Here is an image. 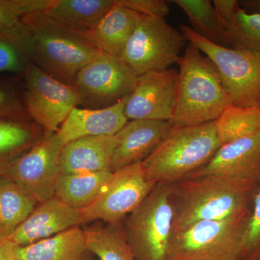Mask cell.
<instances>
[{
    "instance_id": "cell-1",
    "label": "cell",
    "mask_w": 260,
    "mask_h": 260,
    "mask_svg": "<svg viewBox=\"0 0 260 260\" xmlns=\"http://www.w3.org/2000/svg\"><path fill=\"white\" fill-rule=\"evenodd\" d=\"M258 188L217 175L172 184L174 233L200 221L247 218Z\"/></svg>"
},
{
    "instance_id": "cell-2",
    "label": "cell",
    "mask_w": 260,
    "mask_h": 260,
    "mask_svg": "<svg viewBox=\"0 0 260 260\" xmlns=\"http://www.w3.org/2000/svg\"><path fill=\"white\" fill-rule=\"evenodd\" d=\"M177 64V97L171 125L196 126L216 120L232 102L213 62L188 42Z\"/></svg>"
},
{
    "instance_id": "cell-3",
    "label": "cell",
    "mask_w": 260,
    "mask_h": 260,
    "mask_svg": "<svg viewBox=\"0 0 260 260\" xmlns=\"http://www.w3.org/2000/svg\"><path fill=\"white\" fill-rule=\"evenodd\" d=\"M29 34L28 57L43 71L73 85L82 68L102 52L83 34L66 28L42 11L22 17Z\"/></svg>"
},
{
    "instance_id": "cell-4",
    "label": "cell",
    "mask_w": 260,
    "mask_h": 260,
    "mask_svg": "<svg viewBox=\"0 0 260 260\" xmlns=\"http://www.w3.org/2000/svg\"><path fill=\"white\" fill-rule=\"evenodd\" d=\"M220 146L214 121L172 126L142 165L148 180L156 184H174L204 167Z\"/></svg>"
},
{
    "instance_id": "cell-5",
    "label": "cell",
    "mask_w": 260,
    "mask_h": 260,
    "mask_svg": "<svg viewBox=\"0 0 260 260\" xmlns=\"http://www.w3.org/2000/svg\"><path fill=\"white\" fill-rule=\"evenodd\" d=\"M172 184H157L123 225L136 260H167L174 234Z\"/></svg>"
},
{
    "instance_id": "cell-6",
    "label": "cell",
    "mask_w": 260,
    "mask_h": 260,
    "mask_svg": "<svg viewBox=\"0 0 260 260\" xmlns=\"http://www.w3.org/2000/svg\"><path fill=\"white\" fill-rule=\"evenodd\" d=\"M188 42L196 46L215 67L232 105L257 107L260 100V57L245 49L224 47L180 25Z\"/></svg>"
},
{
    "instance_id": "cell-7",
    "label": "cell",
    "mask_w": 260,
    "mask_h": 260,
    "mask_svg": "<svg viewBox=\"0 0 260 260\" xmlns=\"http://www.w3.org/2000/svg\"><path fill=\"white\" fill-rule=\"evenodd\" d=\"M249 217L200 221L174 232L167 260H240L241 241Z\"/></svg>"
},
{
    "instance_id": "cell-8",
    "label": "cell",
    "mask_w": 260,
    "mask_h": 260,
    "mask_svg": "<svg viewBox=\"0 0 260 260\" xmlns=\"http://www.w3.org/2000/svg\"><path fill=\"white\" fill-rule=\"evenodd\" d=\"M188 42L165 18L143 15L126 43L121 59L139 76L177 64Z\"/></svg>"
},
{
    "instance_id": "cell-9",
    "label": "cell",
    "mask_w": 260,
    "mask_h": 260,
    "mask_svg": "<svg viewBox=\"0 0 260 260\" xmlns=\"http://www.w3.org/2000/svg\"><path fill=\"white\" fill-rule=\"evenodd\" d=\"M138 75L122 60L102 51L78 72L74 87L80 106L104 109L114 105L133 92Z\"/></svg>"
},
{
    "instance_id": "cell-10",
    "label": "cell",
    "mask_w": 260,
    "mask_h": 260,
    "mask_svg": "<svg viewBox=\"0 0 260 260\" xmlns=\"http://www.w3.org/2000/svg\"><path fill=\"white\" fill-rule=\"evenodd\" d=\"M155 185L147 179L142 162L113 172L112 179L99 198L80 210L81 224L95 220L120 223L140 206Z\"/></svg>"
},
{
    "instance_id": "cell-11",
    "label": "cell",
    "mask_w": 260,
    "mask_h": 260,
    "mask_svg": "<svg viewBox=\"0 0 260 260\" xmlns=\"http://www.w3.org/2000/svg\"><path fill=\"white\" fill-rule=\"evenodd\" d=\"M24 74L28 116L46 133H56L70 112L80 106L74 85L55 79L34 63L27 65Z\"/></svg>"
},
{
    "instance_id": "cell-12",
    "label": "cell",
    "mask_w": 260,
    "mask_h": 260,
    "mask_svg": "<svg viewBox=\"0 0 260 260\" xmlns=\"http://www.w3.org/2000/svg\"><path fill=\"white\" fill-rule=\"evenodd\" d=\"M63 147L56 133H46L30 150L8 166L5 175L37 203L50 199L55 194L60 176L59 157Z\"/></svg>"
},
{
    "instance_id": "cell-13",
    "label": "cell",
    "mask_w": 260,
    "mask_h": 260,
    "mask_svg": "<svg viewBox=\"0 0 260 260\" xmlns=\"http://www.w3.org/2000/svg\"><path fill=\"white\" fill-rule=\"evenodd\" d=\"M177 77L178 71L170 68L138 76L124 109L128 120L169 122L175 107Z\"/></svg>"
},
{
    "instance_id": "cell-14",
    "label": "cell",
    "mask_w": 260,
    "mask_h": 260,
    "mask_svg": "<svg viewBox=\"0 0 260 260\" xmlns=\"http://www.w3.org/2000/svg\"><path fill=\"white\" fill-rule=\"evenodd\" d=\"M206 175L220 176L259 186L260 131L221 145L211 160L189 178Z\"/></svg>"
},
{
    "instance_id": "cell-15",
    "label": "cell",
    "mask_w": 260,
    "mask_h": 260,
    "mask_svg": "<svg viewBox=\"0 0 260 260\" xmlns=\"http://www.w3.org/2000/svg\"><path fill=\"white\" fill-rule=\"evenodd\" d=\"M79 225L80 210L54 196L40 203L9 239L18 246L30 245Z\"/></svg>"
},
{
    "instance_id": "cell-16",
    "label": "cell",
    "mask_w": 260,
    "mask_h": 260,
    "mask_svg": "<svg viewBox=\"0 0 260 260\" xmlns=\"http://www.w3.org/2000/svg\"><path fill=\"white\" fill-rule=\"evenodd\" d=\"M169 121L130 120L115 135L112 172L145 160L172 129Z\"/></svg>"
},
{
    "instance_id": "cell-17",
    "label": "cell",
    "mask_w": 260,
    "mask_h": 260,
    "mask_svg": "<svg viewBox=\"0 0 260 260\" xmlns=\"http://www.w3.org/2000/svg\"><path fill=\"white\" fill-rule=\"evenodd\" d=\"M128 97L104 109L74 108L56 132L58 138L64 146L84 137L115 135L128 121L124 112Z\"/></svg>"
},
{
    "instance_id": "cell-18",
    "label": "cell",
    "mask_w": 260,
    "mask_h": 260,
    "mask_svg": "<svg viewBox=\"0 0 260 260\" xmlns=\"http://www.w3.org/2000/svg\"><path fill=\"white\" fill-rule=\"evenodd\" d=\"M115 135L84 137L63 147L59 157L60 174L111 171Z\"/></svg>"
},
{
    "instance_id": "cell-19",
    "label": "cell",
    "mask_w": 260,
    "mask_h": 260,
    "mask_svg": "<svg viewBox=\"0 0 260 260\" xmlns=\"http://www.w3.org/2000/svg\"><path fill=\"white\" fill-rule=\"evenodd\" d=\"M142 16L115 0V4L96 26L83 35L99 50L121 58L126 43Z\"/></svg>"
},
{
    "instance_id": "cell-20",
    "label": "cell",
    "mask_w": 260,
    "mask_h": 260,
    "mask_svg": "<svg viewBox=\"0 0 260 260\" xmlns=\"http://www.w3.org/2000/svg\"><path fill=\"white\" fill-rule=\"evenodd\" d=\"M115 0H52L42 11L66 28L84 34L95 28Z\"/></svg>"
},
{
    "instance_id": "cell-21",
    "label": "cell",
    "mask_w": 260,
    "mask_h": 260,
    "mask_svg": "<svg viewBox=\"0 0 260 260\" xmlns=\"http://www.w3.org/2000/svg\"><path fill=\"white\" fill-rule=\"evenodd\" d=\"M87 251L85 232L76 227L30 245L18 246L15 256L21 260H80Z\"/></svg>"
},
{
    "instance_id": "cell-22",
    "label": "cell",
    "mask_w": 260,
    "mask_h": 260,
    "mask_svg": "<svg viewBox=\"0 0 260 260\" xmlns=\"http://www.w3.org/2000/svg\"><path fill=\"white\" fill-rule=\"evenodd\" d=\"M112 176L111 171L60 174L54 196L75 209L83 210L99 198Z\"/></svg>"
},
{
    "instance_id": "cell-23",
    "label": "cell",
    "mask_w": 260,
    "mask_h": 260,
    "mask_svg": "<svg viewBox=\"0 0 260 260\" xmlns=\"http://www.w3.org/2000/svg\"><path fill=\"white\" fill-rule=\"evenodd\" d=\"M51 0H0V38L6 39L28 57L29 34L24 15L44 11Z\"/></svg>"
},
{
    "instance_id": "cell-24",
    "label": "cell",
    "mask_w": 260,
    "mask_h": 260,
    "mask_svg": "<svg viewBox=\"0 0 260 260\" xmlns=\"http://www.w3.org/2000/svg\"><path fill=\"white\" fill-rule=\"evenodd\" d=\"M37 203L11 179L0 176V239H9Z\"/></svg>"
},
{
    "instance_id": "cell-25",
    "label": "cell",
    "mask_w": 260,
    "mask_h": 260,
    "mask_svg": "<svg viewBox=\"0 0 260 260\" xmlns=\"http://www.w3.org/2000/svg\"><path fill=\"white\" fill-rule=\"evenodd\" d=\"M38 126L26 119H0V176L39 141Z\"/></svg>"
},
{
    "instance_id": "cell-26",
    "label": "cell",
    "mask_w": 260,
    "mask_h": 260,
    "mask_svg": "<svg viewBox=\"0 0 260 260\" xmlns=\"http://www.w3.org/2000/svg\"><path fill=\"white\" fill-rule=\"evenodd\" d=\"M86 249L101 260H136L122 224L94 225L84 230Z\"/></svg>"
},
{
    "instance_id": "cell-27",
    "label": "cell",
    "mask_w": 260,
    "mask_h": 260,
    "mask_svg": "<svg viewBox=\"0 0 260 260\" xmlns=\"http://www.w3.org/2000/svg\"><path fill=\"white\" fill-rule=\"evenodd\" d=\"M220 145L251 136L260 131L257 107H243L231 104L214 121Z\"/></svg>"
},
{
    "instance_id": "cell-28",
    "label": "cell",
    "mask_w": 260,
    "mask_h": 260,
    "mask_svg": "<svg viewBox=\"0 0 260 260\" xmlns=\"http://www.w3.org/2000/svg\"><path fill=\"white\" fill-rule=\"evenodd\" d=\"M186 13L193 30L210 42L229 47L227 32L209 0H174Z\"/></svg>"
},
{
    "instance_id": "cell-29",
    "label": "cell",
    "mask_w": 260,
    "mask_h": 260,
    "mask_svg": "<svg viewBox=\"0 0 260 260\" xmlns=\"http://www.w3.org/2000/svg\"><path fill=\"white\" fill-rule=\"evenodd\" d=\"M226 32L229 47L245 49L260 57V13L240 7Z\"/></svg>"
},
{
    "instance_id": "cell-30",
    "label": "cell",
    "mask_w": 260,
    "mask_h": 260,
    "mask_svg": "<svg viewBox=\"0 0 260 260\" xmlns=\"http://www.w3.org/2000/svg\"><path fill=\"white\" fill-rule=\"evenodd\" d=\"M240 260H260V185L241 241Z\"/></svg>"
},
{
    "instance_id": "cell-31",
    "label": "cell",
    "mask_w": 260,
    "mask_h": 260,
    "mask_svg": "<svg viewBox=\"0 0 260 260\" xmlns=\"http://www.w3.org/2000/svg\"><path fill=\"white\" fill-rule=\"evenodd\" d=\"M25 56L13 43L0 38V73L24 71L26 66L23 61Z\"/></svg>"
},
{
    "instance_id": "cell-32",
    "label": "cell",
    "mask_w": 260,
    "mask_h": 260,
    "mask_svg": "<svg viewBox=\"0 0 260 260\" xmlns=\"http://www.w3.org/2000/svg\"><path fill=\"white\" fill-rule=\"evenodd\" d=\"M119 3L147 16L165 18L170 12L169 3L164 0H119Z\"/></svg>"
},
{
    "instance_id": "cell-33",
    "label": "cell",
    "mask_w": 260,
    "mask_h": 260,
    "mask_svg": "<svg viewBox=\"0 0 260 260\" xmlns=\"http://www.w3.org/2000/svg\"><path fill=\"white\" fill-rule=\"evenodd\" d=\"M26 109L16 95L10 90L0 88V119H26Z\"/></svg>"
},
{
    "instance_id": "cell-34",
    "label": "cell",
    "mask_w": 260,
    "mask_h": 260,
    "mask_svg": "<svg viewBox=\"0 0 260 260\" xmlns=\"http://www.w3.org/2000/svg\"><path fill=\"white\" fill-rule=\"evenodd\" d=\"M213 5L219 20L226 30L227 27L234 20L238 10L240 8L239 1H237V0H214Z\"/></svg>"
},
{
    "instance_id": "cell-35",
    "label": "cell",
    "mask_w": 260,
    "mask_h": 260,
    "mask_svg": "<svg viewBox=\"0 0 260 260\" xmlns=\"http://www.w3.org/2000/svg\"><path fill=\"white\" fill-rule=\"evenodd\" d=\"M18 246L9 239H0V260H15Z\"/></svg>"
},
{
    "instance_id": "cell-36",
    "label": "cell",
    "mask_w": 260,
    "mask_h": 260,
    "mask_svg": "<svg viewBox=\"0 0 260 260\" xmlns=\"http://www.w3.org/2000/svg\"><path fill=\"white\" fill-rule=\"evenodd\" d=\"M239 4L248 12L260 13V0H244L239 1Z\"/></svg>"
},
{
    "instance_id": "cell-37",
    "label": "cell",
    "mask_w": 260,
    "mask_h": 260,
    "mask_svg": "<svg viewBox=\"0 0 260 260\" xmlns=\"http://www.w3.org/2000/svg\"><path fill=\"white\" fill-rule=\"evenodd\" d=\"M257 107H258V109H259V113H260V100H259V103H258Z\"/></svg>"
},
{
    "instance_id": "cell-38",
    "label": "cell",
    "mask_w": 260,
    "mask_h": 260,
    "mask_svg": "<svg viewBox=\"0 0 260 260\" xmlns=\"http://www.w3.org/2000/svg\"><path fill=\"white\" fill-rule=\"evenodd\" d=\"M15 260H21V259H15Z\"/></svg>"
}]
</instances>
